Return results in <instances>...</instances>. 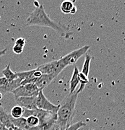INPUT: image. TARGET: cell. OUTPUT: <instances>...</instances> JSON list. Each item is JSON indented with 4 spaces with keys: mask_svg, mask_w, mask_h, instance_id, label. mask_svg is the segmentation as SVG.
Returning a JSON list of instances; mask_svg holds the SVG:
<instances>
[{
    "mask_svg": "<svg viewBox=\"0 0 125 130\" xmlns=\"http://www.w3.org/2000/svg\"><path fill=\"white\" fill-rule=\"evenodd\" d=\"M89 48H90L89 46H84L82 48L77 49V50L69 53V54L66 55L63 58L60 59L59 61L65 67L76 64V63L79 60V59L85 55Z\"/></svg>",
    "mask_w": 125,
    "mask_h": 130,
    "instance_id": "4",
    "label": "cell"
},
{
    "mask_svg": "<svg viewBox=\"0 0 125 130\" xmlns=\"http://www.w3.org/2000/svg\"><path fill=\"white\" fill-rule=\"evenodd\" d=\"M23 109L20 106L17 105L11 108L10 111V115L13 118L18 119L22 117Z\"/></svg>",
    "mask_w": 125,
    "mask_h": 130,
    "instance_id": "15",
    "label": "cell"
},
{
    "mask_svg": "<svg viewBox=\"0 0 125 130\" xmlns=\"http://www.w3.org/2000/svg\"><path fill=\"white\" fill-rule=\"evenodd\" d=\"M13 130H25V129H20V128H16V127H13Z\"/></svg>",
    "mask_w": 125,
    "mask_h": 130,
    "instance_id": "26",
    "label": "cell"
},
{
    "mask_svg": "<svg viewBox=\"0 0 125 130\" xmlns=\"http://www.w3.org/2000/svg\"><path fill=\"white\" fill-rule=\"evenodd\" d=\"M78 94L76 91L73 93H69L58 105L56 122L62 130L66 129L72 121Z\"/></svg>",
    "mask_w": 125,
    "mask_h": 130,
    "instance_id": "2",
    "label": "cell"
},
{
    "mask_svg": "<svg viewBox=\"0 0 125 130\" xmlns=\"http://www.w3.org/2000/svg\"><path fill=\"white\" fill-rule=\"evenodd\" d=\"M79 83L81 84V85H80L79 88L78 89V90L76 91L78 94L84 90V88H85V85L89 83V79H88V76L82 73H79Z\"/></svg>",
    "mask_w": 125,
    "mask_h": 130,
    "instance_id": "16",
    "label": "cell"
},
{
    "mask_svg": "<svg viewBox=\"0 0 125 130\" xmlns=\"http://www.w3.org/2000/svg\"><path fill=\"white\" fill-rule=\"evenodd\" d=\"M79 73L78 68L75 66L73 71L72 76L70 81V93H73L76 91V88L79 83Z\"/></svg>",
    "mask_w": 125,
    "mask_h": 130,
    "instance_id": "11",
    "label": "cell"
},
{
    "mask_svg": "<svg viewBox=\"0 0 125 130\" xmlns=\"http://www.w3.org/2000/svg\"><path fill=\"white\" fill-rule=\"evenodd\" d=\"M8 83L7 79L5 77H0V87L5 86Z\"/></svg>",
    "mask_w": 125,
    "mask_h": 130,
    "instance_id": "22",
    "label": "cell"
},
{
    "mask_svg": "<svg viewBox=\"0 0 125 130\" xmlns=\"http://www.w3.org/2000/svg\"><path fill=\"white\" fill-rule=\"evenodd\" d=\"M65 66L59 60L53 61L49 63L41 64L36 68L42 74H48L57 77L61 71L65 68Z\"/></svg>",
    "mask_w": 125,
    "mask_h": 130,
    "instance_id": "3",
    "label": "cell"
},
{
    "mask_svg": "<svg viewBox=\"0 0 125 130\" xmlns=\"http://www.w3.org/2000/svg\"><path fill=\"white\" fill-rule=\"evenodd\" d=\"M18 78L21 79V85L26 84H35L42 74L37 69L16 73Z\"/></svg>",
    "mask_w": 125,
    "mask_h": 130,
    "instance_id": "7",
    "label": "cell"
},
{
    "mask_svg": "<svg viewBox=\"0 0 125 130\" xmlns=\"http://www.w3.org/2000/svg\"><path fill=\"white\" fill-rule=\"evenodd\" d=\"M39 91L40 90L35 84H26L19 86L12 93L16 99L20 97L36 96Z\"/></svg>",
    "mask_w": 125,
    "mask_h": 130,
    "instance_id": "5",
    "label": "cell"
},
{
    "mask_svg": "<svg viewBox=\"0 0 125 130\" xmlns=\"http://www.w3.org/2000/svg\"><path fill=\"white\" fill-rule=\"evenodd\" d=\"M15 44H17V45L24 47L25 45V40L24 38H19L16 40Z\"/></svg>",
    "mask_w": 125,
    "mask_h": 130,
    "instance_id": "21",
    "label": "cell"
},
{
    "mask_svg": "<svg viewBox=\"0 0 125 130\" xmlns=\"http://www.w3.org/2000/svg\"><path fill=\"white\" fill-rule=\"evenodd\" d=\"M36 97H20L16 98V102L17 105L20 106V107L25 109H36Z\"/></svg>",
    "mask_w": 125,
    "mask_h": 130,
    "instance_id": "8",
    "label": "cell"
},
{
    "mask_svg": "<svg viewBox=\"0 0 125 130\" xmlns=\"http://www.w3.org/2000/svg\"><path fill=\"white\" fill-rule=\"evenodd\" d=\"M43 130H62L56 121L52 123L47 126H45L43 128Z\"/></svg>",
    "mask_w": 125,
    "mask_h": 130,
    "instance_id": "19",
    "label": "cell"
},
{
    "mask_svg": "<svg viewBox=\"0 0 125 130\" xmlns=\"http://www.w3.org/2000/svg\"><path fill=\"white\" fill-rule=\"evenodd\" d=\"M2 74H3L4 77L7 79L8 81H11L17 78L16 73H13L11 70L10 64H8L6 67L3 70H2Z\"/></svg>",
    "mask_w": 125,
    "mask_h": 130,
    "instance_id": "12",
    "label": "cell"
},
{
    "mask_svg": "<svg viewBox=\"0 0 125 130\" xmlns=\"http://www.w3.org/2000/svg\"><path fill=\"white\" fill-rule=\"evenodd\" d=\"M2 98H3V94H2V93H0V100L2 99Z\"/></svg>",
    "mask_w": 125,
    "mask_h": 130,
    "instance_id": "27",
    "label": "cell"
},
{
    "mask_svg": "<svg viewBox=\"0 0 125 130\" xmlns=\"http://www.w3.org/2000/svg\"><path fill=\"white\" fill-rule=\"evenodd\" d=\"M85 126V123L83 121H79L76 122V123H74L72 124H70L69 126H68L65 130H78L82 127H84Z\"/></svg>",
    "mask_w": 125,
    "mask_h": 130,
    "instance_id": "18",
    "label": "cell"
},
{
    "mask_svg": "<svg viewBox=\"0 0 125 130\" xmlns=\"http://www.w3.org/2000/svg\"><path fill=\"white\" fill-rule=\"evenodd\" d=\"M56 77L53 75H48V74H42L41 76L38 79L35 85L39 88L40 91H43L45 88L49 85L50 83L54 80Z\"/></svg>",
    "mask_w": 125,
    "mask_h": 130,
    "instance_id": "9",
    "label": "cell"
},
{
    "mask_svg": "<svg viewBox=\"0 0 125 130\" xmlns=\"http://www.w3.org/2000/svg\"><path fill=\"white\" fill-rule=\"evenodd\" d=\"M26 24L28 26H40L50 28L65 38L70 35L65 27L60 25L50 18L46 13L43 5H39L35 8V10L30 13L26 21Z\"/></svg>",
    "mask_w": 125,
    "mask_h": 130,
    "instance_id": "1",
    "label": "cell"
},
{
    "mask_svg": "<svg viewBox=\"0 0 125 130\" xmlns=\"http://www.w3.org/2000/svg\"><path fill=\"white\" fill-rule=\"evenodd\" d=\"M36 106L38 109L54 113H57L58 109V105H55L52 103L44 95L43 91H40L36 96Z\"/></svg>",
    "mask_w": 125,
    "mask_h": 130,
    "instance_id": "6",
    "label": "cell"
},
{
    "mask_svg": "<svg viewBox=\"0 0 125 130\" xmlns=\"http://www.w3.org/2000/svg\"><path fill=\"white\" fill-rule=\"evenodd\" d=\"M6 52H7V49H5V50H0V57L4 56L6 54Z\"/></svg>",
    "mask_w": 125,
    "mask_h": 130,
    "instance_id": "23",
    "label": "cell"
},
{
    "mask_svg": "<svg viewBox=\"0 0 125 130\" xmlns=\"http://www.w3.org/2000/svg\"><path fill=\"white\" fill-rule=\"evenodd\" d=\"M76 11H77V8H76V6H75L74 7V8H73V9H72V11H71V13H70V14H74L76 13Z\"/></svg>",
    "mask_w": 125,
    "mask_h": 130,
    "instance_id": "25",
    "label": "cell"
},
{
    "mask_svg": "<svg viewBox=\"0 0 125 130\" xmlns=\"http://www.w3.org/2000/svg\"><path fill=\"white\" fill-rule=\"evenodd\" d=\"M74 5L72 2L70 1H64L60 5L61 11L64 14H70L72 10L74 7Z\"/></svg>",
    "mask_w": 125,
    "mask_h": 130,
    "instance_id": "13",
    "label": "cell"
},
{
    "mask_svg": "<svg viewBox=\"0 0 125 130\" xmlns=\"http://www.w3.org/2000/svg\"><path fill=\"white\" fill-rule=\"evenodd\" d=\"M9 130H13V128H9Z\"/></svg>",
    "mask_w": 125,
    "mask_h": 130,
    "instance_id": "28",
    "label": "cell"
},
{
    "mask_svg": "<svg viewBox=\"0 0 125 130\" xmlns=\"http://www.w3.org/2000/svg\"><path fill=\"white\" fill-rule=\"evenodd\" d=\"M24 47L21 46L17 45V44H15L13 47V51L15 54H17V55H20L23 51Z\"/></svg>",
    "mask_w": 125,
    "mask_h": 130,
    "instance_id": "20",
    "label": "cell"
},
{
    "mask_svg": "<svg viewBox=\"0 0 125 130\" xmlns=\"http://www.w3.org/2000/svg\"><path fill=\"white\" fill-rule=\"evenodd\" d=\"M28 125L30 127H36L40 126V121L39 118L35 116H31L26 118Z\"/></svg>",
    "mask_w": 125,
    "mask_h": 130,
    "instance_id": "17",
    "label": "cell"
},
{
    "mask_svg": "<svg viewBox=\"0 0 125 130\" xmlns=\"http://www.w3.org/2000/svg\"><path fill=\"white\" fill-rule=\"evenodd\" d=\"M0 130H9V129L6 128L2 123L0 122Z\"/></svg>",
    "mask_w": 125,
    "mask_h": 130,
    "instance_id": "24",
    "label": "cell"
},
{
    "mask_svg": "<svg viewBox=\"0 0 125 130\" xmlns=\"http://www.w3.org/2000/svg\"><path fill=\"white\" fill-rule=\"evenodd\" d=\"M89 130H96V129H89Z\"/></svg>",
    "mask_w": 125,
    "mask_h": 130,
    "instance_id": "29",
    "label": "cell"
},
{
    "mask_svg": "<svg viewBox=\"0 0 125 130\" xmlns=\"http://www.w3.org/2000/svg\"><path fill=\"white\" fill-rule=\"evenodd\" d=\"M0 122L2 123L7 128H13L11 122V116L0 105Z\"/></svg>",
    "mask_w": 125,
    "mask_h": 130,
    "instance_id": "10",
    "label": "cell"
},
{
    "mask_svg": "<svg viewBox=\"0 0 125 130\" xmlns=\"http://www.w3.org/2000/svg\"><path fill=\"white\" fill-rule=\"evenodd\" d=\"M92 57L89 54H86L85 56V61L82 66V73L85 74V76H88L89 73V71H90V64L91 61Z\"/></svg>",
    "mask_w": 125,
    "mask_h": 130,
    "instance_id": "14",
    "label": "cell"
}]
</instances>
